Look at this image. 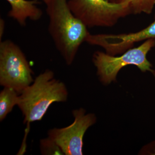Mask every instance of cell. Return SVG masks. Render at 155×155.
Segmentation results:
<instances>
[{"label":"cell","mask_w":155,"mask_h":155,"mask_svg":"<svg viewBox=\"0 0 155 155\" xmlns=\"http://www.w3.org/2000/svg\"><path fill=\"white\" fill-rule=\"evenodd\" d=\"M129 3L132 14H151L155 6V0H122Z\"/></svg>","instance_id":"10"},{"label":"cell","mask_w":155,"mask_h":155,"mask_svg":"<svg viewBox=\"0 0 155 155\" xmlns=\"http://www.w3.org/2000/svg\"><path fill=\"white\" fill-rule=\"evenodd\" d=\"M68 96L65 84L55 78L52 70L46 69L19 94L17 105L24 116V123L29 125L41 120L52 104L65 102Z\"/></svg>","instance_id":"2"},{"label":"cell","mask_w":155,"mask_h":155,"mask_svg":"<svg viewBox=\"0 0 155 155\" xmlns=\"http://www.w3.org/2000/svg\"><path fill=\"white\" fill-rule=\"evenodd\" d=\"M155 46V39L152 38L145 41L138 47L127 50L119 57L100 51H96L93 56V62L100 80L105 84L115 81L119 71L130 65L136 66L142 72H150L155 74L152 65L147 58L148 53Z\"/></svg>","instance_id":"3"},{"label":"cell","mask_w":155,"mask_h":155,"mask_svg":"<svg viewBox=\"0 0 155 155\" xmlns=\"http://www.w3.org/2000/svg\"><path fill=\"white\" fill-rule=\"evenodd\" d=\"M82 108L73 111V123L63 128H54L48 131V137L61 148L65 155H82L84 136L89 127L95 123L94 114H85Z\"/></svg>","instance_id":"6"},{"label":"cell","mask_w":155,"mask_h":155,"mask_svg":"<svg viewBox=\"0 0 155 155\" xmlns=\"http://www.w3.org/2000/svg\"><path fill=\"white\" fill-rule=\"evenodd\" d=\"M40 149L42 155H64L61 148L49 137L40 140Z\"/></svg>","instance_id":"11"},{"label":"cell","mask_w":155,"mask_h":155,"mask_svg":"<svg viewBox=\"0 0 155 155\" xmlns=\"http://www.w3.org/2000/svg\"><path fill=\"white\" fill-rule=\"evenodd\" d=\"M11 5L8 17L22 26H26L28 19L38 21L43 15L41 9L38 5V0H6Z\"/></svg>","instance_id":"8"},{"label":"cell","mask_w":155,"mask_h":155,"mask_svg":"<svg viewBox=\"0 0 155 155\" xmlns=\"http://www.w3.org/2000/svg\"><path fill=\"white\" fill-rule=\"evenodd\" d=\"M155 39V20L151 24L139 31L121 34H91L86 42L103 48L106 53L112 56L123 54L131 49L136 43L150 39Z\"/></svg>","instance_id":"7"},{"label":"cell","mask_w":155,"mask_h":155,"mask_svg":"<svg viewBox=\"0 0 155 155\" xmlns=\"http://www.w3.org/2000/svg\"><path fill=\"white\" fill-rule=\"evenodd\" d=\"M41 1H42L45 4V5H47L48 3L49 2L50 0H41Z\"/></svg>","instance_id":"15"},{"label":"cell","mask_w":155,"mask_h":155,"mask_svg":"<svg viewBox=\"0 0 155 155\" xmlns=\"http://www.w3.org/2000/svg\"><path fill=\"white\" fill-rule=\"evenodd\" d=\"M109 2H111L118 3L121 2L122 0H108Z\"/></svg>","instance_id":"14"},{"label":"cell","mask_w":155,"mask_h":155,"mask_svg":"<svg viewBox=\"0 0 155 155\" xmlns=\"http://www.w3.org/2000/svg\"><path fill=\"white\" fill-rule=\"evenodd\" d=\"M5 28V22L3 18L0 19V41L2 40L3 35Z\"/></svg>","instance_id":"12"},{"label":"cell","mask_w":155,"mask_h":155,"mask_svg":"<svg viewBox=\"0 0 155 155\" xmlns=\"http://www.w3.org/2000/svg\"><path fill=\"white\" fill-rule=\"evenodd\" d=\"M146 153L151 155H155V141L150 143L146 147Z\"/></svg>","instance_id":"13"},{"label":"cell","mask_w":155,"mask_h":155,"mask_svg":"<svg viewBox=\"0 0 155 155\" xmlns=\"http://www.w3.org/2000/svg\"><path fill=\"white\" fill-rule=\"evenodd\" d=\"M33 72L25 54L11 40L0 41V84L20 94L33 82Z\"/></svg>","instance_id":"5"},{"label":"cell","mask_w":155,"mask_h":155,"mask_svg":"<svg viewBox=\"0 0 155 155\" xmlns=\"http://www.w3.org/2000/svg\"><path fill=\"white\" fill-rule=\"evenodd\" d=\"M46 6L50 36L66 64L71 65L86 41L87 28L72 13L68 0H50Z\"/></svg>","instance_id":"1"},{"label":"cell","mask_w":155,"mask_h":155,"mask_svg":"<svg viewBox=\"0 0 155 155\" xmlns=\"http://www.w3.org/2000/svg\"><path fill=\"white\" fill-rule=\"evenodd\" d=\"M69 9L87 28L110 27L132 14L129 3L108 0H68Z\"/></svg>","instance_id":"4"},{"label":"cell","mask_w":155,"mask_h":155,"mask_svg":"<svg viewBox=\"0 0 155 155\" xmlns=\"http://www.w3.org/2000/svg\"><path fill=\"white\" fill-rule=\"evenodd\" d=\"M14 89L4 87L0 93V121L5 119L18 104L19 95Z\"/></svg>","instance_id":"9"}]
</instances>
